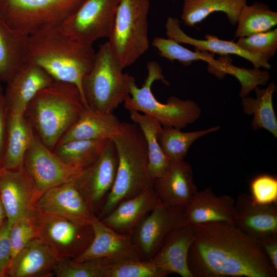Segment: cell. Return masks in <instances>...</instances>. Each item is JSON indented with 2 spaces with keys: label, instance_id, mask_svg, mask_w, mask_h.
I'll return each mask as SVG.
<instances>
[{
  "label": "cell",
  "instance_id": "cell-28",
  "mask_svg": "<svg viewBox=\"0 0 277 277\" xmlns=\"http://www.w3.org/2000/svg\"><path fill=\"white\" fill-rule=\"evenodd\" d=\"M247 0H184L181 19L187 27H194L215 12L224 13L235 25L241 9Z\"/></svg>",
  "mask_w": 277,
  "mask_h": 277
},
{
  "label": "cell",
  "instance_id": "cell-22",
  "mask_svg": "<svg viewBox=\"0 0 277 277\" xmlns=\"http://www.w3.org/2000/svg\"><path fill=\"white\" fill-rule=\"evenodd\" d=\"M194 238L192 225L180 226L166 237L161 247L150 260L161 269L182 277H193L188 265V255Z\"/></svg>",
  "mask_w": 277,
  "mask_h": 277
},
{
  "label": "cell",
  "instance_id": "cell-1",
  "mask_svg": "<svg viewBox=\"0 0 277 277\" xmlns=\"http://www.w3.org/2000/svg\"><path fill=\"white\" fill-rule=\"evenodd\" d=\"M194 238L188 255L193 277H276L257 242L234 224L192 225Z\"/></svg>",
  "mask_w": 277,
  "mask_h": 277
},
{
  "label": "cell",
  "instance_id": "cell-41",
  "mask_svg": "<svg viewBox=\"0 0 277 277\" xmlns=\"http://www.w3.org/2000/svg\"><path fill=\"white\" fill-rule=\"evenodd\" d=\"M10 229V225L6 219L0 229V277L6 276L11 263Z\"/></svg>",
  "mask_w": 277,
  "mask_h": 277
},
{
  "label": "cell",
  "instance_id": "cell-46",
  "mask_svg": "<svg viewBox=\"0 0 277 277\" xmlns=\"http://www.w3.org/2000/svg\"><path fill=\"white\" fill-rule=\"evenodd\" d=\"M0 90H2L1 87H0Z\"/></svg>",
  "mask_w": 277,
  "mask_h": 277
},
{
  "label": "cell",
  "instance_id": "cell-38",
  "mask_svg": "<svg viewBox=\"0 0 277 277\" xmlns=\"http://www.w3.org/2000/svg\"><path fill=\"white\" fill-rule=\"evenodd\" d=\"M236 44L243 50L269 61L277 50V29L239 37Z\"/></svg>",
  "mask_w": 277,
  "mask_h": 277
},
{
  "label": "cell",
  "instance_id": "cell-14",
  "mask_svg": "<svg viewBox=\"0 0 277 277\" xmlns=\"http://www.w3.org/2000/svg\"><path fill=\"white\" fill-rule=\"evenodd\" d=\"M42 194L23 165L15 170L0 169V197L10 226L22 216L35 213Z\"/></svg>",
  "mask_w": 277,
  "mask_h": 277
},
{
  "label": "cell",
  "instance_id": "cell-37",
  "mask_svg": "<svg viewBox=\"0 0 277 277\" xmlns=\"http://www.w3.org/2000/svg\"><path fill=\"white\" fill-rule=\"evenodd\" d=\"M38 235L37 210L33 214L21 217L11 225L9 240L11 248L12 260L28 243L37 238Z\"/></svg>",
  "mask_w": 277,
  "mask_h": 277
},
{
  "label": "cell",
  "instance_id": "cell-6",
  "mask_svg": "<svg viewBox=\"0 0 277 277\" xmlns=\"http://www.w3.org/2000/svg\"><path fill=\"white\" fill-rule=\"evenodd\" d=\"M147 75L141 88L135 79L130 84V95L124 101V107L129 111L141 112L157 120L162 126H171L181 129L195 122L201 114L198 105L190 100L169 97L166 103L157 101L151 87L154 82L161 81L168 85L158 63L151 61L146 66Z\"/></svg>",
  "mask_w": 277,
  "mask_h": 277
},
{
  "label": "cell",
  "instance_id": "cell-20",
  "mask_svg": "<svg viewBox=\"0 0 277 277\" xmlns=\"http://www.w3.org/2000/svg\"><path fill=\"white\" fill-rule=\"evenodd\" d=\"M235 200L228 195H216L210 187L197 191L184 207L187 224L208 222L234 224Z\"/></svg>",
  "mask_w": 277,
  "mask_h": 277
},
{
  "label": "cell",
  "instance_id": "cell-36",
  "mask_svg": "<svg viewBox=\"0 0 277 277\" xmlns=\"http://www.w3.org/2000/svg\"><path fill=\"white\" fill-rule=\"evenodd\" d=\"M227 74L236 77L240 82L241 88L239 96L241 98L247 96L259 85H266L270 78V74L266 71L254 68L252 69L240 68L230 63L219 61L214 75L222 78Z\"/></svg>",
  "mask_w": 277,
  "mask_h": 277
},
{
  "label": "cell",
  "instance_id": "cell-9",
  "mask_svg": "<svg viewBox=\"0 0 277 277\" xmlns=\"http://www.w3.org/2000/svg\"><path fill=\"white\" fill-rule=\"evenodd\" d=\"M120 0H85L61 24L62 30L72 38L92 44L110 36Z\"/></svg>",
  "mask_w": 277,
  "mask_h": 277
},
{
  "label": "cell",
  "instance_id": "cell-25",
  "mask_svg": "<svg viewBox=\"0 0 277 277\" xmlns=\"http://www.w3.org/2000/svg\"><path fill=\"white\" fill-rule=\"evenodd\" d=\"M160 202L153 189H150L121 202L108 214L100 219L117 232L131 235Z\"/></svg>",
  "mask_w": 277,
  "mask_h": 277
},
{
  "label": "cell",
  "instance_id": "cell-47",
  "mask_svg": "<svg viewBox=\"0 0 277 277\" xmlns=\"http://www.w3.org/2000/svg\"><path fill=\"white\" fill-rule=\"evenodd\" d=\"M1 169V168H0Z\"/></svg>",
  "mask_w": 277,
  "mask_h": 277
},
{
  "label": "cell",
  "instance_id": "cell-13",
  "mask_svg": "<svg viewBox=\"0 0 277 277\" xmlns=\"http://www.w3.org/2000/svg\"><path fill=\"white\" fill-rule=\"evenodd\" d=\"M77 179L44 192L36 204L37 210L78 224H90L96 215Z\"/></svg>",
  "mask_w": 277,
  "mask_h": 277
},
{
  "label": "cell",
  "instance_id": "cell-32",
  "mask_svg": "<svg viewBox=\"0 0 277 277\" xmlns=\"http://www.w3.org/2000/svg\"><path fill=\"white\" fill-rule=\"evenodd\" d=\"M236 24L235 37L266 32L277 25V13L266 4L255 2L250 5H245L241 9Z\"/></svg>",
  "mask_w": 277,
  "mask_h": 277
},
{
  "label": "cell",
  "instance_id": "cell-30",
  "mask_svg": "<svg viewBox=\"0 0 277 277\" xmlns=\"http://www.w3.org/2000/svg\"><path fill=\"white\" fill-rule=\"evenodd\" d=\"M132 121L141 129L148 150V170L151 179L160 176L167 168L170 161L163 152L158 141V134L162 127L154 117L137 111H129Z\"/></svg>",
  "mask_w": 277,
  "mask_h": 277
},
{
  "label": "cell",
  "instance_id": "cell-34",
  "mask_svg": "<svg viewBox=\"0 0 277 277\" xmlns=\"http://www.w3.org/2000/svg\"><path fill=\"white\" fill-rule=\"evenodd\" d=\"M121 261L125 260L102 258L75 262L62 259L53 273L57 277H107L112 266Z\"/></svg>",
  "mask_w": 277,
  "mask_h": 277
},
{
  "label": "cell",
  "instance_id": "cell-43",
  "mask_svg": "<svg viewBox=\"0 0 277 277\" xmlns=\"http://www.w3.org/2000/svg\"><path fill=\"white\" fill-rule=\"evenodd\" d=\"M270 263L277 271V235L256 240Z\"/></svg>",
  "mask_w": 277,
  "mask_h": 277
},
{
  "label": "cell",
  "instance_id": "cell-21",
  "mask_svg": "<svg viewBox=\"0 0 277 277\" xmlns=\"http://www.w3.org/2000/svg\"><path fill=\"white\" fill-rule=\"evenodd\" d=\"M61 260L38 238L28 243L12 259L7 275L11 277H49Z\"/></svg>",
  "mask_w": 277,
  "mask_h": 277
},
{
  "label": "cell",
  "instance_id": "cell-19",
  "mask_svg": "<svg viewBox=\"0 0 277 277\" xmlns=\"http://www.w3.org/2000/svg\"><path fill=\"white\" fill-rule=\"evenodd\" d=\"M233 222L236 226L256 240L277 235L276 205L256 204L250 195L242 193L235 200Z\"/></svg>",
  "mask_w": 277,
  "mask_h": 277
},
{
  "label": "cell",
  "instance_id": "cell-10",
  "mask_svg": "<svg viewBox=\"0 0 277 277\" xmlns=\"http://www.w3.org/2000/svg\"><path fill=\"white\" fill-rule=\"evenodd\" d=\"M38 211V210H37ZM38 238L61 259L74 260L93 239L91 224H80L65 218L38 211Z\"/></svg>",
  "mask_w": 277,
  "mask_h": 277
},
{
  "label": "cell",
  "instance_id": "cell-11",
  "mask_svg": "<svg viewBox=\"0 0 277 277\" xmlns=\"http://www.w3.org/2000/svg\"><path fill=\"white\" fill-rule=\"evenodd\" d=\"M185 224L184 207L170 206L160 201L131 234L141 260H150L169 234Z\"/></svg>",
  "mask_w": 277,
  "mask_h": 277
},
{
  "label": "cell",
  "instance_id": "cell-27",
  "mask_svg": "<svg viewBox=\"0 0 277 277\" xmlns=\"http://www.w3.org/2000/svg\"><path fill=\"white\" fill-rule=\"evenodd\" d=\"M35 135L33 128L25 114L9 113L2 168L15 170L22 167Z\"/></svg>",
  "mask_w": 277,
  "mask_h": 277
},
{
  "label": "cell",
  "instance_id": "cell-35",
  "mask_svg": "<svg viewBox=\"0 0 277 277\" xmlns=\"http://www.w3.org/2000/svg\"><path fill=\"white\" fill-rule=\"evenodd\" d=\"M152 45L156 48L162 57L171 62L176 61L184 66L190 65L192 63L199 61L206 62L208 66H210L216 61L213 55L208 52L197 49L193 51L169 38L155 37Z\"/></svg>",
  "mask_w": 277,
  "mask_h": 277
},
{
  "label": "cell",
  "instance_id": "cell-8",
  "mask_svg": "<svg viewBox=\"0 0 277 277\" xmlns=\"http://www.w3.org/2000/svg\"><path fill=\"white\" fill-rule=\"evenodd\" d=\"M85 0H0V15L11 28L30 35L60 25Z\"/></svg>",
  "mask_w": 277,
  "mask_h": 277
},
{
  "label": "cell",
  "instance_id": "cell-17",
  "mask_svg": "<svg viewBox=\"0 0 277 277\" xmlns=\"http://www.w3.org/2000/svg\"><path fill=\"white\" fill-rule=\"evenodd\" d=\"M90 224L93 231V239L86 250L73 260L74 261L83 262L102 258L118 260H141L131 235L117 232L106 225L97 216L93 219Z\"/></svg>",
  "mask_w": 277,
  "mask_h": 277
},
{
  "label": "cell",
  "instance_id": "cell-42",
  "mask_svg": "<svg viewBox=\"0 0 277 277\" xmlns=\"http://www.w3.org/2000/svg\"><path fill=\"white\" fill-rule=\"evenodd\" d=\"M8 115L4 95L0 90V160L2 162L5 152Z\"/></svg>",
  "mask_w": 277,
  "mask_h": 277
},
{
  "label": "cell",
  "instance_id": "cell-31",
  "mask_svg": "<svg viewBox=\"0 0 277 277\" xmlns=\"http://www.w3.org/2000/svg\"><path fill=\"white\" fill-rule=\"evenodd\" d=\"M110 140H73L57 144L53 151L67 165L84 170L93 164L102 155Z\"/></svg>",
  "mask_w": 277,
  "mask_h": 277
},
{
  "label": "cell",
  "instance_id": "cell-26",
  "mask_svg": "<svg viewBox=\"0 0 277 277\" xmlns=\"http://www.w3.org/2000/svg\"><path fill=\"white\" fill-rule=\"evenodd\" d=\"M28 37L0 15V81L7 83L28 62Z\"/></svg>",
  "mask_w": 277,
  "mask_h": 277
},
{
  "label": "cell",
  "instance_id": "cell-23",
  "mask_svg": "<svg viewBox=\"0 0 277 277\" xmlns=\"http://www.w3.org/2000/svg\"><path fill=\"white\" fill-rule=\"evenodd\" d=\"M165 29L168 38L180 44L190 45L197 50L216 53L221 56L234 54L251 62L254 68L269 69L271 68L268 61L243 50L233 41L221 39L209 34L205 36V39H201L189 36L181 29L180 22L176 17H168Z\"/></svg>",
  "mask_w": 277,
  "mask_h": 277
},
{
  "label": "cell",
  "instance_id": "cell-24",
  "mask_svg": "<svg viewBox=\"0 0 277 277\" xmlns=\"http://www.w3.org/2000/svg\"><path fill=\"white\" fill-rule=\"evenodd\" d=\"M121 123L113 113H104L86 107L57 145L77 140H111L120 132Z\"/></svg>",
  "mask_w": 277,
  "mask_h": 277
},
{
  "label": "cell",
  "instance_id": "cell-39",
  "mask_svg": "<svg viewBox=\"0 0 277 277\" xmlns=\"http://www.w3.org/2000/svg\"><path fill=\"white\" fill-rule=\"evenodd\" d=\"M169 274L150 260H125L115 264L107 277H165Z\"/></svg>",
  "mask_w": 277,
  "mask_h": 277
},
{
  "label": "cell",
  "instance_id": "cell-2",
  "mask_svg": "<svg viewBox=\"0 0 277 277\" xmlns=\"http://www.w3.org/2000/svg\"><path fill=\"white\" fill-rule=\"evenodd\" d=\"M95 53L92 44L72 38L60 25L45 27L28 37V62L40 66L55 81L75 86L87 107L82 82L93 66Z\"/></svg>",
  "mask_w": 277,
  "mask_h": 277
},
{
  "label": "cell",
  "instance_id": "cell-7",
  "mask_svg": "<svg viewBox=\"0 0 277 277\" xmlns=\"http://www.w3.org/2000/svg\"><path fill=\"white\" fill-rule=\"evenodd\" d=\"M149 0H120L108 42L124 68L149 49Z\"/></svg>",
  "mask_w": 277,
  "mask_h": 277
},
{
  "label": "cell",
  "instance_id": "cell-16",
  "mask_svg": "<svg viewBox=\"0 0 277 277\" xmlns=\"http://www.w3.org/2000/svg\"><path fill=\"white\" fill-rule=\"evenodd\" d=\"M153 189L161 202L184 207L198 191L191 166L184 160L170 161L163 173L153 180Z\"/></svg>",
  "mask_w": 277,
  "mask_h": 277
},
{
  "label": "cell",
  "instance_id": "cell-18",
  "mask_svg": "<svg viewBox=\"0 0 277 277\" xmlns=\"http://www.w3.org/2000/svg\"><path fill=\"white\" fill-rule=\"evenodd\" d=\"M54 80L40 66L27 62L7 82L4 94L9 113L25 114L35 95Z\"/></svg>",
  "mask_w": 277,
  "mask_h": 277
},
{
  "label": "cell",
  "instance_id": "cell-15",
  "mask_svg": "<svg viewBox=\"0 0 277 277\" xmlns=\"http://www.w3.org/2000/svg\"><path fill=\"white\" fill-rule=\"evenodd\" d=\"M117 165L116 150L110 140L102 155L91 166L83 170L77 179L96 216L113 186Z\"/></svg>",
  "mask_w": 277,
  "mask_h": 277
},
{
  "label": "cell",
  "instance_id": "cell-5",
  "mask_svg": "<svg viewBox=\"0 0 277 277\" xmlns=\"http://www.w3.org/2000/svg\"><path fill=\"white\" fill-rule=\"evenodd\" d=\"M124 68L108 41L101 45L90 71L82 82L83 94L90 108L111 113L130 95L134 78Z\"/></svg>",
  "mask_w": 277,
  "mask_h": 277
},
{
  "label": "cell",
  "instance_id": "cell-44",
  "mask_svg": "<svg viewBox=\"0 0 277 277\" xmlns=\"http://www.w3.org/2000/svg\"><path fill=\"white\" fill-rule=\"evenodd\" d=\"M6 214L0 197V229L6 220Z\"/></svg>",
  "mask_w": 277,
  "mask_h": 277
},
{
  "label": "cell",
  "instance_id": "cell-33",
  "mask_svg": "<svg viewBox=\"0 0 277 277\" xmlns=\"http://www.w3.org/2000/svg\"><path fill=\"white\" fill-rule=\"evenodd\" d=\"M219 126L192 132H182L171 126H163L158 134L161 149L170 161L184 160L191 145L200 137L217 131Z\"/></svg>",
  "mask_w": 277,
  "mask_h": 277
},
{
  "label": "cell",
  "instance_id": "cell-4",
  "mask_svg": "<svg viewBox=\"0 0 277 277\" xmlns=\"http://www.w3.org/2000/svg\"><path fill=\"white\" fill-rule=\"evenodd\" d=\"M86 107L75 86L54 80L35 95L25 115L39 139L53 151Z\"/></svg>",
  "mask_w": 277,
  "mask_h": 277
},
{
  "label": "cell",
  "instance_id": "cell-3",
  "mask_svg": "<svg viewBox=\"0 0 277 277\" xmlns=\"http://www.w3.org/2000/svg\"><path fill=\"white\" fill-rule=\"evenodd\" d=\"M117 154L118 165L113 186L97 216L108 214L121 202L153 189L148 170L146 141L135 123L122 122L121 130L111 139Z\"/></svg>",
  "mask_w": 277,
  "mask_h": 277
},
{
  "label": "cell",
  "instance_id": "cell-40",
  "mask_svg": "<svg viewBox=\"0 0 277 277\" xmlns=\"http://www.w3.org/2000/svg\"><path fill=\"white\" fill-rule=\"evenodd\" d=\"M251 197L259 204H276L277 202V179L268 174H261L250 183Z\"/></svg>",
  "mask_w": 277,
  "mask_h": 277
},
{
  "label": "cell",
  "instance_id": "cell-12",
  "mask_svg": "<svg viewBox=\"0 0 277 277\" xmlns=\"http://www.w3.org/2000/svg\"><path fill=\"white\" fill-rule=\"evenodd\" d=\"M23 167L43 193L52 187L76 180L83 171L64 163L36 133L25 154Z\"/></svg>",
  "mask_w": 277,
  "mask_h": 277
},
{
  "label": "cell",
  "instance_id": "cell-29",
  "mask_svg": "<svg viewBox=\"0 0 277 277\" xmlns=\"http://www.w3.org/2000/svg\"><path fill=\"white\" fill-rule=\"evenodd\" d=\"M276 86L272 82L265 89L258 86L253 90L255 98L245 96L242 98V109L248 115H253L251 125L253 130L264 129L277 137V119L274 111L272 97Z\"/></svg>",
  "mask_w": 277,
  "mask_h": 277
},
{
  "label": "cell",
  "instance_id": "cell-45",
  "mask_svg": "<svg viewBox=\"0 0 277 277\" xmlns=\"http://www.w3.org/2000/svg\"><path fill=\"white\" fill-rule=\"evenodd\" d=\"M2 167V162L1 160H0V168Z\"/></svg>",
  "mask_w": 277,
  "mask_h": 277
}]
</instances>
